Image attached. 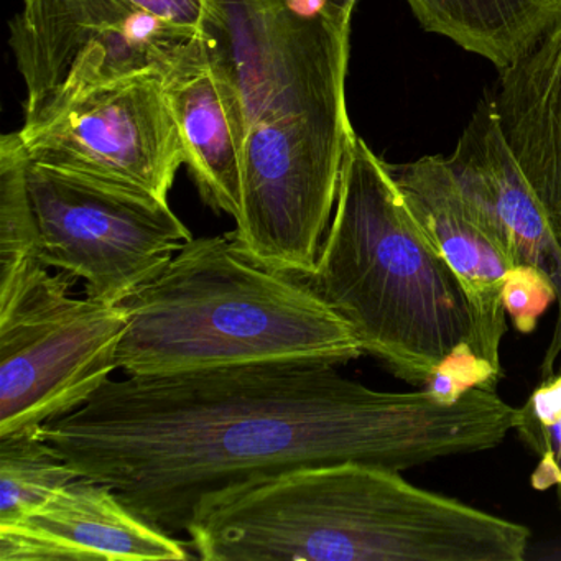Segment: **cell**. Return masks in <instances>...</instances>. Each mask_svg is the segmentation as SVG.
Listing matches in <instances>:
<instances>
[{
    "mask_svg": "<svg viewBox=\"0 0 561 561\" xmlns=\"http://www.w3.org/2000/svg\"><path fill=\"white\" fill-rule=\"evenodd\" d=\"M517 420L488 387L456 399L380 392L334 364L284 360L110 379L41 433L78 474L173 535L274 476L347 461L405 471L495 448Z\"/></svg>",
    "mask_w": 561,
    "mask_h": 561,
    "instance_id": "1",
    "label": "cell"
},
{
    "mask_svg": "<svg viewBox=\"0 0 561 561\" xmlns=\"http://www.w3.org/2000/svg\"><path fill=\"white\" fill-rule=\"evenodd\" d=\"M351 22L295 0H203L202 41L244 127L236 244L265 267L308 277L333 219L354 134Z\"/></svg>",
    "mask_w": 561,
    "mask_h": 561,
    "instance_id": "2",
    "label": "cell"
},
{
    "mask_svg": "<svg viewBox=\"0 0 561 561\" xmlns=\"http://www.w3.org/2000/svg\"><path fill=\"white\" fill-rule=\"evenodd\" d=\"M206 561H520L530 530L366 462L307 466L205 505Z\"/></svg>",
    "mask_w": 561,
    "mask_h": 561,
    "instance_id": "3",
    "label": "cell"
},
{
    "mask_svg": "<svg viewBox=\"0 0 561 561\" xmlns=\"http://www.w3.org/2000/svg\"><path fill=\"white\" fill-rule=\"evenodd\" d=\"M356 334L364 354L426 387L445 370L462 389H495L478 313L410 211L387 162L351 136L333 219L305 277Z\"/></svg>",
    "mask_w": 561,
    "mask_h": 561,
    "instance_id": "4",
    "label": "cell"
},
{
    "mask_svg": "<svg viewBox=\"0 0 561 561\" xmlns=\"http://www.w3.org/2000/svg\"><path fill=\"white\" fill-rule=\"evenodd\" d=\"M124 305L117 369L127 376L284 360L340 366L364 354L304 277L259 264L231 234L193 238Z\"/></svg>",
    "mask_w": 561,
    "mask_h": 561,
    "instance_id": "5",
    "label": "cell"
},
{
    "mask_svg": "<svg viewBox=\"0 0 561 561\" xmlns=\"http://www.w3.org/2000/svg\"><path fill=\"white\" fill-rule=\"evenodd\" d=\"M77 280L50 274L0 307V438L70 415L117 369L126 305L73 298Z\"/></svg>",
    "mask_w": 561,
    "mask_h": 561,
    "instance_id": "6",
    "label": "cell"
},
{
    "mask_svg": "<svg viewBox=\"0 0 561 561\" xmlns=\"http://www.w3.org/2000/svg\"><path fill=\"white\" fill-rule=\"evenodd\" d=\"M27 186L45 264L103 304H126L193 239L169 202L147 193L31 160Z\"/></svg>",
    "mask_w": 561,
    "mask_h": 561,
    "instance_id": "7",
    "label": "cell"
},
{
    "mask_svg": "<svg viewBox=\"0 0 561 561\" xmlns=\"http://www.w3.org/2000/svg\"><path fill=\"white\" fill-rule=\"evenodd\" d=\"M28 160L169 202L185 149L162 73L51 94L25 107Z\"/></svg>",
    "mask_w": 561,
    "mask_h": 561,
    "instance_id": "8",
    "label": "cell"
},
{
    "mask_svg": "<svg viewBox=\"0 0 561 561\" xmlns=\"http://www.w3.org/2000/svg\"><path fill=\"white\" fill-rule=\"evenodd\" d=\"M9 32L24 110L90 84L165 75L202 37L130 0H22Z\"/></svg>",
    "mask_w": 561,
    "mask_h": 561,
    "instance_id": "9",
    "label": "cell"
},
{
    "mask_svg": "<svg viewBox=\"0 0 561 561\" xmlns=\"http://www.w3.org/2000/svg\"><path fill=\"white\" fill-rule=\"evenodd\" d=\"M445 159L459 192L512 267L541 272L557 290V327L541 366V377L548 379L554 376L561 351V248L505 144L491 94L478 104L455 150Z\"/></svg>",
    "mask_w": 561,
    "mask_h": 561,
    "instance_id": "10",
    "label": "cell"
},
{
    "mask_svg": "<svg viewBox=\"0 0 561 561\" xmlns=\"http://www.w3.org/2000/svg\"><path fill=\"white\" fill-rule=\"evenodd\" d=\"M186 547L87 476L32 514L0 525V561L192 560Z\"/></svg>",
    "mask_w": 561,
    "mask_h": 561,
    "instance_id": "11",
    "label": "cell"
},
{
    "mask_svg": "<svg viewBox=\"0 0 561 561\" xmlns=\"http://www.w3.org/2000/svg\"><path fill=\"white\" fill-rule=\"evenodd\" d=\"M387 167L426 238L465 287L489 356L501 366L499 350L507 331L504 285L514 268L511 261L459 192L445 157Z\"/></svg>",
    "mask_w": 561,
    "mask_h": 561,
    "instance_id": "12",
    "label": "cell"
},
{
    "mask_svg": "<svg viewBox=\"0 0 561 561\" xmlns=\"http://www.w3.org/2000/svg\"><path fill=\"white\" fill-rule=\"evenodd\" d=\"M163 90L182 136L185 165L203 202L238 222L244 173L241 107L202 37L163 75Z\"/></svg>",
    "mask_w": 561,
    "mask_h": 561,
    "instance_id": "13",
    "label": "cell"
},
{
    "mask_svg": "<svg viewBox=\"0 0 561 561\" xmlns=\"http://www.w3.org/2000/svg\"><path fill=\"white\" fill-rule=\"evenodd\" d=\"M499 127L561 248V15L499 70Z\"/></svg>",
    "mask_w": 561,
    "mask_h": 561,
    "instance_id": "14",
    "label": "cell"
},
{
    "mask_svg": "<svg viewBox=\"0 0 561 561\" xmlns=\"http://www.w3.org/2000/svg\"><path fill=\"white\" fill-rule=\"evenodd\" d=\"M428 34L448 38L497 70L517 60L561 15V0H405Z\"/></svg>",
    "mask_w": 561,
    "mask_h": 561,
    "instance_id": "15",
    "label": "cell"
},
{
    "mask_svg": "<svg viewBox=\"0 0 561 561\" xmlns=\"http://www.w3.org/2000/svg\"><path fill=\"white\" fill-rule=\"evenodd\" d=\"M28 157L19 133L0 139V307L50 275L27 186Z\"/></svg>",
    "mask_w": 561,
    "mask_h": 561,
    "instance_id": "16",
    "label": "cell"
},
{
    "mask_svg": "<svg viewBox=\"0 0 561 561\" xmlns=\"http://www.w3.org/2000/svg\"><path fill=\"white\" fill-rule=\"evenodd\" d=\"M80 478L64 456L37 432L0 438V525L11 524L47 504Z\"/></svg>",
    "mask_w": 561,
    "mask_h": 561,
    "instance_id": "17",
    "label": "cell"
},
{
    "mask_svg": "<svg viewBox=\"0 0 561 561\" xmlns=\"http://www.w3.org/2000/svg\"><path fill=\"white\" fill-rule=\"evenodd\" d=\"M522 442L537 453L531 485L538 491L557 489L561 502V370L531 392L518 409L517 426Z\"/></svg>",
    "mask_w": 561,
    "mask_h": 561,
    "instance_id": "18",
    "label": "cell"
},
{
    "mask_svg": "<svg viewBox=\"0 0 561 561\" xmlns=\"http://www.w3.org/2000/svg\"><path fill=\"white\" fill-rule=\"evenodd\" d=\"M557 301L550 278L531 267H514L504 285V307L520 333H531L538 318Z\"/></svg>",
    "mask_w": 561,
    "mask_h": 561,
    "instance_id": "19",
    "label": "cell"
},
{
    "mask_svg": "<svg viewBox=\"0 0 561 561\" xmlns=\"http://www.w3.org/2000/svg\"><path fill=\"white\" fill-rule=\"evenodd\" d=\"M144 11L183 31L202 34L203 0H130Z\"/></svg>",
    "mask_w": 561,
    "mask_h": 561,
    "instance_id": "20",
    "label": "cell"
},
{
    "mask_svg": "<svg viewBox=\"0 0 561 561\" xmlns=\"http://www.w3.org/2000/svg\"><path fill=\"white\" fill-rule=\"evenodd\" d=\"M357 0H295V4L313 14H323L336 21L351 22Z\"/></svg>",
    "mask_w": 561,
    "mask_h": 561,
    "instance_id": "21",
    "label": "cell"
}]
</instances>
